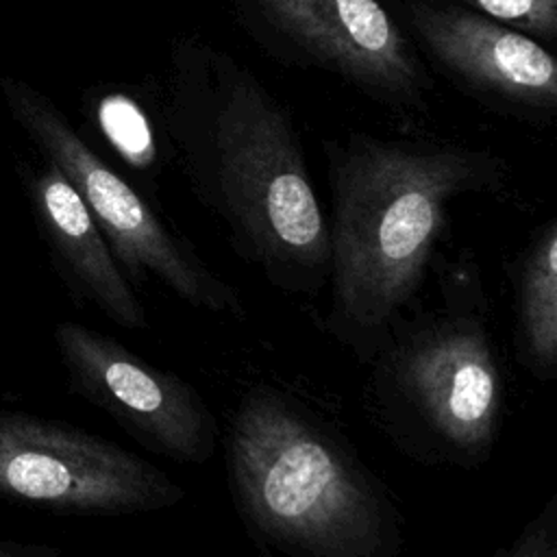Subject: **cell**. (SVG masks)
I'll return each mask as SVG.
<instances>
[{
  "label": "cell",
  "instance_id": "1",
  "mask_svg": "<svg viewBox=\"0 0 557 557\" xmlns=\"http://www.w3.org/2000/svg\"><path fill=\"white\" fill-rule=\"evenodd\" d=\"M165 131L200 202L242 259L287 294L329 281V220L285 107L233 54L202 39L172 50Z\"/></svg>",
  "mask_w": 557,
  "mask_h": 557
},
{
  "label": "cell",
  "instance_id": "2",
  "mask_svg": "<svg viewBox=\"0 0 557 557\" xmlns=\"http://www.w3.org/2000/svg\"><path fill=\"white\" fill-rule=\"evenodd\" d=\"M329 307L322 329L370 363L413 309L450 200L490 189L505 161L487 150L348 135L326 144Z\"/></svg>",
  "mask_w": 557,
  "mask_h": 557
},
{
  "label": "cell",
  "instance_id": "3",
  "mask_svg": "<svg viewBox=\"0 0 557 557\" xmlns=\"http://www.w3.org/2000/svg\"><path fill=\"white\" fill-rule=\"evenodd\" d=\"M226 476L248 535L283 557H400V511L352 446L294 396L248 389L226 435Z\"/></svg>",
  "mask_w": 557,
  "mask_h": 557
},
{
  "label": "cell",
  "instance_id": "4",
  "mask_svg": "<svg viewBox=\"0 0 557 557\" xmlns=\"http://www.w3.org/2000/svg\"><path fill=\"white\" fill-rule=\"evenodd\" d=\"M368 366L370 411L400 453L461 470L492 457L507 383L468 255L442 270L440 305L405 313Z\"/></svg>",
  "mask_w": 557,
  "mask_h": 557
},
{
  "label": "cell",
  "instance_id": "5",
  "mask_svg": "<svg viewBox=\"0 0 557 557\" xmlns=\"http://www.w3.org/2000/svg\"><path fill=\"white\" fill-rule=\"evenodd\" d=\"M2 89L17 122L83 198L133 287L154 276L194 309L218 315L244 313L237 292L189 242L163 224L139 191L113 172L41 94L11 78Z\"/></svg>",
  "mask_w": 557,
  "mask_h": 557
},
{
  "label": "cell",
  "instance_id": "6",
  "mask_svg": "<svg viewBox=\"0 0 557 557\" xmlns=\"http://www.w3.org/2000/svg\"><path fill=\"white\" fill-rule=\"evenodd\" d=\"M0 496L83 516L161 511L187 494L161 468L72 424L0 413Z\"/></svg>",
  "mask_w": 557,
  "mask_h": 557
},
{
  "label": "cell",
  "instance_id": "7",
  "mask_svg": "<svg viewBox=\"0 0 557 557\" xmlns=\"http://www.w3.org/2000/svg\"><path fill=\"white\" fill-rule=\"evenodd\" d=\"M278 52L337 74L387 107H418L429 76L379 0H237Z\"/></svg>",
  "mask_w": 557,
  "mask_h": 557
},
{
  "label": "cell",
  "instance_id": "8",
  "mask_svg": "<svg viewBox=\"0 0 557 557\" xmlns=\"http://www.w3.org/2000/svg\"><path fill=\"white\" fill-rule=\"evenodd\" d=\"M70 385L109 413L144 448L178 463H207L218 422L205 398L176 372L161 370L115 337L78 322L54 326Z\"/></svg>",
  "mask_w": 557,
  "mask_h": 557
},
{
  "label": "cell",
  "instance_id": "9",
  "mask_svg": "<svg viewBox=\"0 0 557 557\" xmlns=\"http://www.w3.org/2000/svg\"><path fill=\"white\" fill-rule=\"evenodd\" d=\"M407 20L433 63L470 94L524 117L555 113L557 65L537 39L459 4L407 0Z\"/></svg>",
  "mask_w": 557,
  "mask_h": 557
},
{
  "label": "cell",
  "instance_id": "10",
  "mask_svg": "<svg viewBox=\"0 0 557 557\" xmlns=\"http://www.w3.org/2000/svg\"><path fill=\"white\" fill-rule=\"evenodd\" d=\"M30 196L67 285L117 326L144 329L148 315L139 294L115 261L83 198L54 163L48 161L30 178Z\"/></svg>",
  "mask_w": 557,
  "mask_h": 557
},
{
  "label": "cell",
  "instance_id": "11",
  "mask_svg": "<svg viewBox=\"0 0 557 557\" xmlns=\"http://www.w3.org/2000/svg\"><path fill=\"white\" fill-rule=\"evenodd\" d=\"M513 292V348L524 370L553 381L557 374V220L529 237L509 270Z\"/></svg>",
  "mask_w": 557,
  "mask_h": 557
},
{
  "label": "cell",
  "instance_id": "12",
  "mask_svg": "<svg viewBox=\"0 0 557 557\" xmlns=\"http://www.w3.org/2000/svg\"><path fill=\"white\" fill-rule=\"evenodd\" d=\"M466 9L511 26L529 37L553 41L557 35V0H459Z\"/></svg>",
  "mask_w": 557,
  "mask_h": 557
},
{
  "label": "cell",
  "instance_id": "13",
  "mask_svg": "<svg viewBox=\"0 0 557 557\" xmlns=\"http://www.w3.org/2000/svg\"><path fill=\"white\" fill-rule=\"evenodd\" d=\"M100 124L117 150L133 161L144 165L148 161V128L141 111L124 96H109L100 102Z\"/></svg>",
  "mask_w": 557,
  "mask_h": 557
},
{
  "label": "cell",
  "instance_id": "14",
  "mask_svg": "<svg viewBox=\"0 0 557 557\" xmlns=\"http://www.w3.org/2000/svg\"><path fill=\"white\" fill-rule=\"evenodd\" d=\"M496 557H557V494L544 503Z\"/></svg>",
  "mask_w": 557,
  "mask_h": 557
},
{
  "label": "cell",
  "instance_id": "15",
  "mask_svg": "<svg viewBox=\"0 0 557 557\" xmlns=\"http://www.w3.org/2000/svg\"><path fill=\"white\" fill-rule=\"evenodd\" d=\"M0 557H61L59 553L41 546H26L0 540Z\"/></svg>",
  "mask_w": 557,
  "mask_h": 557
}]
</instances>
